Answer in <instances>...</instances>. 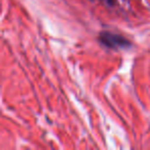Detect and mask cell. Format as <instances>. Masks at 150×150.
<instances>
[{
    "label": "cell",
    "mask_w": 150,
    "mask_h": 150,
    "mask_svg": "<svg viewBox=\"0 0 150 150\" xmlns=\"http://www.w3.org/2000/svg\"><path fill=\"white\" fill-rule=\"evenodd\" d=\"M99 40L102 44L109 48H127L131 46V42L123 36L119 34H115L112 32L104 31L101 32L99 35Z\"/></svg>",
    "instance_id": "6da1fadb"
}]
</instances>
